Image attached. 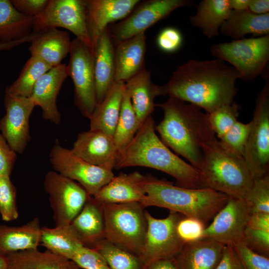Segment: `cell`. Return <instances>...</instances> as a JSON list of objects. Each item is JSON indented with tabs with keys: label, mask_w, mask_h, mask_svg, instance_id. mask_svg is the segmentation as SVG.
Segmentation results:
<instances>
[{
	"label": "cell",
	"mask_w": 269,
	"mask_h": 269,
	"mask_svg": "<svg viewBox=\"0 0 269 269\" xmlns=\"http://www.w3.org/2000/svg\"><path fill=\"white\" fill-rule=\"evenodd\" d=\"M125 83L141 126L154 111L156 107L155 98L166 95L164 86L153 83L151 80V73L144 67Z\"/></svg>",
	"instance_id": "21"
},
{
	"label": "cell",
	"mask_w": 269,
	"mask_h": 269,
	"mask_svg": "<svg viewBox=\"0 0 269 269\" xmlns=\"http://www.w3.org/2000/svg\"><path fill=\"white\" fill-rule=\"evenodd\" d=\"M52 68L40 59L30 56L16 80L5 88V94L30 97L37 81Z\"/></svg>",
	"instance_id": "34"
},
{
	"label": "cell",
	"mask_w": 269,
	"mask_h": 269,
	"mask_svg": "<svg viewBox=\"0 0 269 269\" xmlns=\"http://www.w3.org/2000/svg\"><path fill=\"white\" fill-rule=\"evenodd\" d=\"M34 19L18 11L11 0H0V42L8 43L28 35L32 31Z\"/></svg>",
	"instance_id": "32"
},
{
	"label": "cell",
	"mask_w": 269,
	"mask_h": 269,
	"mask_svg": "<svg viewBox=\"0 0 269 269\" xmlns=\"http://www.w3.org/2000/svg\"><path fill=\"white\" fill-rule=\"evenodd\" d=\"M183 42L181 32L173 26H167L163 28L156 39L158 48L167 53H172L178 50L182 46Z\"/></svg>",
	"instance_id": "44"
},
{
	"label": "cell",
	"mask_w": 269,
	"mask_h": 269,
	"mask_svg": "<svg viewBox=\"0 0 269 269\" xmlns=\"http://www.w3.org/2000/svg\"><path fill=\"white\" fill-rule=\"evenodd\" d=\"M206 224L199 219L183 215L178 220L176 231L180 240L184 244L202 239Z\"/></svg>",
	"instance_id": "41"
},
{
	"label": "cell",
	"mask_w": 269,
	"mask_h": 269,
	"mask_svg": "<svg viewBox=\"0 0 269 269\" xmlns=\"http://www.w3.org/2000/svg\"><path fill=\"white\" fill-rule=\"evenodd\" d=\"M68 76L65 64L52 67L37 81L30 97L36 106L41 109L43 119L55 125L60 123L61 118L56 105L57 98Z\"/></svg>",
	"instance_id": "19"
},
{
	"label": "cell",
	"mask_w": 269,
	"mask_h": 269,
	"mask_svg": "<svg viewBox=\"0 0 269 269\" xmlns=\"http://www.w3.org/2000/svg\"><path fill=\"white\" fill-rule=\"evenodd\" d=\"M139 3L120 22L108 27L114 45L139 33L165 18L176 9L192 6L190 0H149Z\"/></svg>",
	"instance_id": "11"
},
{
	"label": "cell",
	"mask_w": 269,
	"mask_h": 269,
	"mask_svg": "<svg viewBox=\"0 0 269 269\" xmlns=\"http://www.w3.org/2000/svg\"><path fill=\"white\" fill-rule=\"evenodd\" d=\"M203 188L245 199L254 179L243 157L225 149L216 137L205 143L199 170Z\"/></svg>",
	"instance_id": "5"
},
{
	"label": "cell",
	"mask_w": 269,
	"mask_h": 269,
	"mask_svg": "<svg viewBox=\"0 0 269 269\" xmlns=\"http://www.w3.org/2000/svg\"><path fill=\"white\" fill-rule=\"evenodd\" d=\"M40 243L47 250L70 260L75 252L84 246L70 224L42 227Z\"/></svg>",
	"instance_id": "33"
},
{
	"label": "cell",
	"mask_w": 269,
	"mask_h": 269,
	"mask_svg": "<svg viewBox=\"0 0 269 269\" xmlns=\"http://www.w3.org/2000/svg\"><path fill=\"white\" fill-rule=\"evenodd\" d=\"M224 248L216 241L202 239L185 243L174 258L179 269H215Z\"/></svg>",
	"instance_id": "24"
},
{
	"label": "cell",
	"mask_w": 269,
	"mask_h": 269,
	"mask_svg": "<svg viewBox=\"0 0 269 269\" xmlns=\"http://www.w3.org/2000/svg\"><path fill=\"white\" fill-rule=\"evenodd\" d=\"M239 79V72L221 59H190L174 71L164 86L166 95L210 114L233 102Z\"/></svg>",
	"instance_id": "1"
},
{
	"label": "cell",
	"mask_w": 269,
	"mask_h": 269,
	"mask_svg": "<svg viewBox=\"0 0 269 269\" xmlns=\"http://www.w3.org/2000/svg\"><path fill=\"white\" fill-rule=\"evenodd\" d=\"M143 175L137 171L114 176L93 197L103 204L140 203L145 196Z\"/></svg>",
	"instance_id": "22"
},
{
	"label": "cell",
	"mask_w": 269,
	"mask_h": 269,
	"mask_svg": "<svg viewBox=\"0 0 269 269\" xmlns=\"http://www.w3.org/2000/svg\"><path fill=\"white\" fill-rule=\"evenodd\" d=\"M125 83L115 81L104 99L98 103L90 118V129L114 135L119 118Z\"/></svg>",
	"instance_id": "28"
},
{
	"label": "cell",
	"mask_w": 269,
	"mask_h": 269,
	"mask_svg": "<svg viewBox=\"0 0 269 269\" xmlns=\"http://www.w3.org/2000/svg\"><path fill=\"white\" fill-rule=\"evenodd\" d=\"M41 228L38 218L20 226L0 225V254L36 250L40 244Z\"/></svg>",
	"instance_id": "27"
},
{
	"label": "cell",
	"mask_w": 269,
	"mask_h": 269,
	"mask_svg": "<svg viewBox=\"0 0 269 269\" xmlns=\"http://www.w3.org/2000/svg\"><path fill=\"white\" fill-rule=\"evenodd\" d=\"M250 215L244 199L229 197L206 226L202 239L211 240L224 246H235L243 242Z\"/></svg>",
	"instance_id": "15"
},
{
	"label": "cell",
	"mask_w": 269,
	"mask_h": 269,
	"mask_svg": "<svg viewBox=\"0 0 269 269\" xmlns=\"http://www.w3.org/2000/svg\"><path fill=\"white\" fill-rule=\"evenodd\" d=\"M229 0H203L197 5L190 23L200 29L208 38L219 35L220 28L231 11Z\"/></svg>",
	"instance_id": "31"
},
{
	"label": "cell",
	"mask_w": 269,
	"mask_h": 269,
	"mask_svg": "<svg viewBox=\"0 0 269 269\" xmlns=\"http://www.w3.org/2000/svg\"><path fill=\"white\" fill-rule=\"evenodd\" d=\"M30 43L28 49L31 56L54 67L69 53L71 41L67 31L52 28L38 32Z\"/></svg>",
	"instance_id": "26"
},
{
	"label": "cell",
	"mask_w": 269,
	"mask_h": 269,
	"mask_svg": "<svg viewBox=\"0 0 269 269\" xmlns=\"http://www.w3.org/2000/svg\"><path fill=\"white\" fill-rule=\"evenodd\" d=\"M94 51L81 40L71 41L68 76L74 86V103L82 115L90 119L97 104L94 74Z\"/></svg>",
	"instance_id": "9"
},
{
	"label": "cell",
	"mask_w": 269,
	"mask_h": 269,
	"mask_svg": "<svg viewBox=\"0 0 269 269\" xmlns=\"http://www.w3.org/2000/svg\"><path fill=\"white\" fill-rule=\"evenodd\" d=\"M94 74L97 104L100 103L115 81V46L105 29L94 47Z\"/></svg>",
	"instance_id": "23"
},
{
	"label": "cell",
	"mask_w": 269,
	"mask_h": 269,
	"mask_svg": "<svg viewBox=\"0 0 269 269\" xmlns=\"http://www.w3.org/2000/svg\"><path fill=\"white\" fill-rule=\"evenodd\" d=\"M94 249L104 258L110 269H143L145 266L139 257L105 239Z\"/></svg>",
	"instance_id": "36"
},
{
	"label": "cell",
	"mask_w": 269,
	"mask_h": 269,
	"mask_svg": "<svg viewBox=\"0 0 269 269\" xmlns=\"http://www.w3.org/2000/svg\"><path fill=\"white\" fill-rule=\"evenodd\" d=\"M8 259L6 255L0 254V269H7Z\"/></svg>",
	"instance_id": "54"
},
{
	"label": "cell",
	"mask_w": 269,
	"mask_h": 269,
	"mask_svg": "<svg viewBox=\"0 0 269 269\" xmlns=\"http://www.w3.org/2000/svg\"><path fill=\"white\" fill-rule=\"evenodd\" d=\"M216 58L230 64L240 79L252 81L263 75L269 60V34L213 44L210 48Z\"/></svg>",
	"instance_id": "7"
},
{
	"label": "cell",
	"mask_w": 269,
	"mask_h": 269,
	"mask_svg": "<svg viewBox=\"0 0 269 269\" xmlns=\"http://www.w3.org/2000/svg\"><path fill=\"white\" fill-rule=\"evenodd\" d=\"M155 126L150 115L142 124L131 142L119 153L115 168L149 167L173 177L177 186L203 188L199 170L168 148L156 134Z\"/></svg>",
	"instance_id": "3"
},
{
	"label": "cell",
	"mask_w": 269,
	"mask_h": 269,
	"mask_svg": "<svg viewBox=\"0 0 269 269\" xmlns=\"http://www.w3.org/2000/svg\"><path fill=\"white\" fill-rule=\"evenodd\" d=\"M70 226L84 246L94 249L105 239L103 204L90 196Z\"/></svg>",
	"instance_id": "20"
},
{
	"label": "cell",
	"mask_w": 269,
	"mask_h": 269,
	"mask_svg": "<svg viewBox=\"0 0 269 269\" xmlns=\"http://www.w3.org/2000/svg\"><path fill=\"white\" fill-rule=\"evenodd\" d=\"M242 242L255 253L269 258V231L247 226Z\"/></svg>",
	"instance_id": "43"
},
{
	"label": "cell",
	"mask_w": 269,
	"mask_h": 269,
	"mask_svg": "<svg viewBox=\"0 0 269 269\" xmlns=\"http://www.w3.org/2000/svg\"><path fill=\"white\" fill-rule=\"evenodd\" d=\"M258 95L243 157L254 179L269 173V83Z\"/></svg>",
	"instance_id": "8"
},
{
	"label": "cell",
	"mask_w": 269,
	"mask_h": 269,
	"mask_svg": "<svg viewBox=\"0 0 269 269\" xmlns=\"http://www.w3.org/2000/svg\"><path fill=\"white\" fill-rule=\"evenodd\" d=\"M145 213L147 229L139 258L145 265L159 260L174 258L184 244L176 231L182 215L170 211L166 218L157 219L147 211Z\"/></svg>",
	"instance_id": "14"
},
{
	"label": "cell",
	"mask_w": 269,
	"mask_h": 269,
	"mask_svg": "<svg viewBox=\"0 0 269 269\" xmlns=\"http://www.w3.org/2000/svg\"><path fill=\"white\" fill-rule=\"evenodd\" d=\"M155 106L160 108L163 113L162 120L155 126L161 140L199 170L203 163L205 144L216 137L208 114L173 97Z\"/></svg>",
	"instance_id": "2"
},
{
	"label": "cell",
	"mask_w": 269,
	"mask_h": 269,
	"mask_svg": "<svg viewBox=\"0 0 269 269\" xmlns=\"http://www.w3.org/2000/svg\"><path fill=\"white\" fill-rule=\"evenodd\" d=\"M220 32L235 40L249 34L260 36L269 34V13L257 14L248 9L231 10Z\"/></svg>",
	"instance_id": "29"
},
{
	"label": "cell",
	"mask_w": 269,
	"mask_h": 269,
	"mask_svg": "<svg viewBox=\"0 0 269 269\" xmlns=\"http://www.w3.org/2000/svg\"><path fill=\"white\" fill-rule=\"evenodd\" d=\"M44 187L56 226L70 225L91 196L78 183L55 171L46 173Z\"/></svg>",
	"instance_id": "13"
},
{
	"label": "cell",
	"mask_w": 269,
	"mask_h": 269,
	"mask_svg": "<svg viewBox=\"0 0 269 269\" xmlns=\"http://www.w3.org/2000/svg\"><path fill=\"white\" fill-rule=\"evenodd\" d=\"M140 127L130 94L125 86L120 116L113 135L119 153L131 142Z\"/></svg>",
	"instance_id": "35"
},
{
	"label": "cell",
	"mask_w": 269,
	"mask_h": 269,
	"mask_svg": "<svg viewBox=\"0 0 269 269\" xmlns=\"http://www.w3.org/2000/svg\"><path fill=\"white\" fill-rule=\"evenodd\" d=\"M50 163L61 175L77 182L93 196L115 176L113 170L91 164L61 145L56 139L49 153Z\"/></svg>",
	"instance_id": "12"
},
{
	"label": "cell",
	"mask_w": 269,
	"mask_h": 269,
	"mask_svg": "<svg viewBox=\"0 0 269 269\" xmlns=\"http://www.w3.org/2000/svg\"><path fill=\"white\" fill-rule=\"evenodd\" d=\"M48 0H11L15 8L21 13L35 17L45 8Z\"/></svg>",
	"instance_id": "47"
},
{
	"label": "cell",
	"mask_w": 269,
	"mask_h": 269,
	"mask_svg": "<svg viewBox=\"0 0 269 269\" xmlns=\"http://www.w3.org/2000/svg\"><path fill=\"white\" fill-rule=\"evenodd\" d=\"M240 106L233 102L208 114L211 126L219 139L238 121Z\"/></svg>",
	"instance_id": "38"
},
{
	"label": "cell",
	"mask_w": 269,
	"mask_h": 269,
	"mask_svg": "<svg viewBox=\"0 0 269 269\" xmlns=\"http://www.w3.org/2000/svg\"><path fill=\"white\" fill-rule=\"evenodd\" d=\"M215 269H244L234 246H224L222 257Z\"/></svg>",
	"instance_id": "48"
},
{
	"label": "cell",
	"mask_w": 269,
	"mask_h": 269,
	"mask_svg": "<svg viewBox=\"0 0 269 269\" xmlns=\"http://www.w3.org/2000/svg\"><path fill=\"white\" fill-rule=\"evenodd\" d=\"M143 269H179L175 258L162 259L145 265Z\"/></svg>",
	"instance_id": "50"
},
{
	"label": "cell",
	"mask_w": 269,
	"mask_h": 269,
	"mask_svg": "<svg viewBox=\"0 0 269 269\" xmlns=\"http://www.w3.org/2000/svg\"><path fill=\"white\" fill-rule=\"evenodd\" d=\"M37 34V33L32 31L28 35L21 39L8 43L0 42V51L9 50L23 43L30 42Z\"/></svg>",
	"instance_id": "52"
},
{
	"label": "cell",
	"mask_w": 269,
	"mask_h": 269,
	"mask_svg": "<svg viewBox=\"0 0 269 269\" xmlns=\"http://www.w3.org/2000/svg\"><path fill=\"white\" fill-rule=\"evenodd\" d=\"M247 226L255 229L269 231V213H256L250 214Z\"/></svg>",
	"instance_id": "49"
},
{
	"label": "cell",
	"mask_w": 269,
	"mask_h": 269,
	"mask_svg": "<svg viewBox=\"0 0 269 269\" xmlns=\"http://www.w3.org/2000/svg\"><path fill=\"white\" fill-rule=\"evenodd\" d=\"M16 158V153L0 134V175H10Z\"/></svg>",
	"instance_id": "46"
},
{
	"label": "cell",
	"mask_w": 269,
	"mask_h": 269,
	"mask_svg": "<svg viewBox=\"0 0 269 269\" xmlns=\"http://www.w3.org/2000/svg\"><path fill=\"white\" fill-rule=\"evenodd\" d=\"M0 214L4 221L16 220L19 216L16 189L8 175H0Z\"/></svg>",
	"instance_id": "40"
},
{
	"label": "cell",
	"mask_w": 269,
	"mask_h": 269,
	"mask_svg": "<svg viewBox=\"0 0 269 269\" xmlns=\"http://www.w3.org/2000/svg\"><path fill=\"white\" fill-rule=\"evenodd\" d=\"M115 81H123L138 73L144 66L146 50L145 32L115 45Z\"/></svg>",
	"instance_id": "25"
},
{
	"label": "cell",
	"mask_w": 269,
	"mask_h": 269,
	"mask_svg": "<svg viewBox=\"0 0 269 269\" xmlns=\"http://www.w3.org/2000/svg\"><path fill=\"white\" fill-rule=\"evenodd\" d=\"M79 268L84 269H110L104 258L95 249L83 246L71 259Z\"/></svg>",
	"instance_id": "42"
},
{
	"label": "cell",
	"mask_w": 269,
	"mask_h": 269,
	"mask_svg": "<svg viewBox=\"0 0 269 269\" xmlns=\"http://www.w3.org/2000/svg\"><path fill=\"white\" fill-rule=\"evenodd\" d=\"M5 115L0 119V131L10 147L22 154L29 140V119L36 105L30 97L5 94Z\"/></svg>",
	"instance_id": "16"
},
{
	"label": "cell",
	"mask_w": 269,
	"mask_h": 269,
	"mask_svg": "<svg viewBox=\"0 0 269 269\" xmlns=\"http://www.w3.org/2000/svg\"><path fill=\"white\" fill-rule=\"evenodd\" d=\"M244 269H269V258L260 255L241 242L234 246Z\"/></svg>",
	"instance_id": "45"
},
{
	"label": "cell",
	"mask_w": 269,
	"mask_h": 269,
	"mask_svg": "<svg viewBox=\"0 0 269 269\" xmlns=\"http://www.w3.org/2000/svg\"><path fill=\"white\" fill-rule=\"evenodd\" d=\"M7 269H79L72 261L46 250L19 251L6 255Z\"/></svg>",
	"instance_id": "30"
},
{
	"label": "cell",
	"mask_w": 269,
	"mask_h": 269,
	"mask_svg": "<svg viewBox=\"0 0 269 269\" xmlns=\"http://www.w3.org/2000/svg\"><path fill=\"white\" fill-rule=\"evenodd\" d=\"M244 200L250 214L269 213V173L254 179L251 190Z\"/></svg>",
	"instance_id": "37"
},
{
	"label": "cell",
	"mask_w": 269,
	"mask_h": 269,
	"mask_svg": "<svg viewBox=\"0 0 269 269\" xmlns=\"http://www.w3.org/2000/svg\"><path fill=\"white\" fill-rule=\"evenodd\" d=\"M251 127V121L244 124L238 121L219 140L228 151L243 157Z\"/></svg>",
	"instance_id": "39"
},
{
	"label": "cell",
	"mask_w": 269,
	"mask_h": 269,
	"mask_svg": "<svg viewBox=\"0 0 269 269\" xmlns=\"http://www.w3.org/2000/svg\"><path fill=\"white\" fill-rule=\"evenodd\" d=\"M248 9L257 14H263L269 13V0H250Z\"/></svg>",
	"instance_id": "51"
},
{
	"label": "cell",
	"mask_w": 269,
	"mask_h": 269,
	"mask_svg": "<svg viewBox=\"0 0 269 269\" xmlns=\"http://www.w3.org/2000/svg\"><path fill=\"white\" fill-rule=\"evenodd\" d=\"M139 0H85L87 29L93 45L111 22L122 20Z\"/></svg>",
	"instance_id": "18"
},
{
	"label": "cell",
	"mask_w": 269,
	"mask_h": 269,
	"mask_svg": "<svg viewBox=\"0 0 269 269\" xmlns=\"http://www.w3.org/2000/svg\"><path fill=\"white\" fill-rule=\"evenodd\" d=\"M58 27L70 31L94 51L87 27L85 0H48L45 8L34 17L32 31Z\"/></svg>",
	"instance_id": "10"
},
{
	"label": "cell",
	"mask_w": 269,
	"mask_h": 269,
	"mask_svg": "<svg viewBox=\"0 0 269 269\" xmlns=\"http://www.w3.org/2000/svg\"><path fill=\"white\" fill-rule=\"evenodd\" d=\"M141 185L145 196L140 202L144 207L165 208L206 224L226 204L229 197L208 188H189L150 174L143 175Z\"/></svg>",
	"instance_id": "4"
},
{
	"label": "cell",
	"mask_w": 269,
	"mask_h": 269,
	"mask_svg": "<svg viewBox=\"0 0 269 269\" xmlns=\"http://www.w3.org/2000/svg\"><path fill=\"white\" fill-rule=\"evenodd\" d=\"M103 205L105 240L139 257L147 229L145 207L139 202Z\"/></svg>",
	"instance_id": "6"
},
{
	"label": "cell",
	"mask_w": 269,
	"mask_h": 269,
	"mask_svg": "<svg viewBox=\"0 0 269 269\" xmlns=\"http://www.w3.org/2000/svg\"><path fill=\"white\" fill-rule=\"evenodd\" d=\"M250 0H229V3L231 9L243 10L248 9Z\"/></svg>",
	"instance_id": "53"
},
{
	"label": "cell",
	"mask_w": 269,
	"mask_h": 269,
	"mask_svg": "<svg viewBox=\"0 0 269 269\" xmlns=\"http://www.w3.org/2000/svg\"><path fill=\"white\" fill-rule=\"evenodd\" d=\"M71 150L91 164L111 170L119 154L113 136L90 129L79 134Z\"/></svg>",
	"instance_id": "17"
}]
</instances>
